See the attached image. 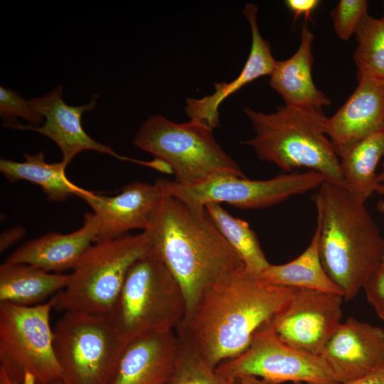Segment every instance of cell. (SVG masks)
<instances>
[{
	"mask_svg": "<svg viewBox=\"0 0 384 384\" xmlns=\"http://www.w3.org/2000/svg\"><path fill=\"white\" fill-rule=\"evenodd\" d=\"M295 290L270 284L242 266L206 289L176 333L215 369L245 351Z\"/></svg>",
	"mask_w": 384,
	"mask_h": 384,
	"instance_id": "6da1fadb",
	"label": "cell"
},
{
	"mask_svg": "<svg viewBox=\"0 0 384 384\" xmlns=\"http://www.w3.org/2000/svg\"><path fill=\"white\" fill-rule=\"evenodd\" d=\"M143 231L181 287L186 314L206 289L245 266L206 208L174 197L162 198Z\"/></svg>",
	"mask_w": 384,
	"mask_h": 384,
	"instance_id": "7a4b0ae2",
	"label": "cell"
},
{
	"mask_svg": "<svg viewBox=\"0 0 384 384\" xmlns=\"http://www.w3.org/2000/svg\"><path fill=\"white\" fill-rule=\"evenodd\" d=\"M312 197L323 267L350 300L383 263L384 240L365 203L345 186L325 181Z\"/></svg>",
	"mask_w": 384,
	"mask_h": 384,
	"instance_id": "3957f363",
	"label": "cell"
},
{
	"mask_svg": "<svg viewBox=\"0 0 384 384\" xmlns=\"http://www.w3.org/2000/svg\"><path fill=\"white\" fill-rule=\"evenodd\" d=\"M244 112L255 135L242 143L259 159L287 173L306 168L344 186L339 158L324 132L327 117L322 110L284 105L270 114L249 107Z\"/></svg>",
	"mask_w": 384,
	"mask_h": 384,
	"instance_id": "277c9868",
	"label": "cell"
},
{
	"mask_svg": "<svg viewBox=\"0 0 384 384\" xmlns=\"http://www.w3.org/2000/svg\"><path fill=\"white\" fill-rule=\"evenodd\" d=\"M186 312L181 287L151 247L130 267L109 315L129 342L149 334L176 331Z\"/></svg>",
	"mask_w": 384,
	"mask_h": 384,
	"instance_id": "5b68a950",
	"label": "cell"
},
{
	"mask_svg": "<svg viewBox=\"0 0 384 384\" xmlns=\"http://www.w3.org/2000/svg\"><path fill=\"white\" fill-rule=\"evenodd\" d=\"M151 247L144 231L94 242L70 273L67 287L54 296L53 309L110 314L130 267Z\"/></svg>",
	"mask_w": 384,
	"mask_h": 384,
	"instance_id": "8992f818",
	"label": "cell"
},
{
	"mask_svg": "<svg viewBox=\"0 0 384 384\" xmlns=\"http://www.w3.org/2000/svg\"><path fill=\"white\" fill-rule=\"evenodd\" d=\"M134 144L164 162L182 185H193L218 174L246 177L218 143L213 129L197 119L183 123L156 114L139 129Z\"/></svg>",
	"mask_w": 384,
	"mask_h": 384,
	"instance_id": "52a82bcc",
	"label": "cell"
},
{
	"mask_svg": "<svg viewBox=\"0 0 384 384\" xmlns=\"http://www.w3.org/2000/svg\"><path fill=\"white\" fill-rule=\"evenodd\" d=\"M54 304V296L29 306L0 302V368L14 384L63 380L50 324Z\"/></svg>",
	"mask_w": 384,
	"mask_h": 384,
	"instance_id": "ba28073f",
	"label": "cell"
},
{
	"mask_svg": "<svg viewBox=\"0 0 384 384\" xmlns=\"http://www.w3.org/2000/svg\"><path fill=\"white\" fill-rule=\"evenodd\" d=\"M127 343L109 314L64 312L53 329L63 384H108Z\"/></svg>",
	"mask_w": 384,
	"mask_h": 384,
	"instance_id": "9c48e42d",
	"label": "cell"
},
{
	"mask_svg": "<svg viewBox=\"0 0 384 384\" xmlns=\"http://www.w3.org/2000/svg\"><path fill=\"white\" fill-rule=\"evenodd\" d=\"M325 181L320 173L306 171L282 174L267 180L222 174L193 185H182L166 178L155 183L164 196L174 197L194 209H205L210 203H225L241 209H262L316 189Z\"/></svg>",
	"mask_w": 384,
	"mask_h": 384,
	"instance_id": "30bf717a",
	"label": "cell"
},
{
	"mask_svg": "<svg viewBox=\"0 0 384 384\" xmlns=\"http://www.w3.org/2000/svg\"><path fill=\"white\" fill-rule=\"evenodd\" d=\"M215 370L228 381L248 376L270 384L289 381L339 383L321 356L304 353L287 345L279 338L270 321L255 331L245 351L224 361Z\"/></svg>",
	"mask_w": 384,
	"mask_h": 384,
	"instance_id": "8fae6325",
	"label": "cell"
},
{
	"mask_svg": "<svg viewBox=\"0 0 384 384\" xmlns=\"http://www.w3.org/2000/svg\"><path fill=\"white\" fill-rule=\"evenodd\" d=\"M343 299L338 294L296 289L270 323L287 345L320 356L341 323Z\"/></svg>",
	"mask_w": 384,
	"mask_h": 384,
	"instance_id": "7c38bea8",
	"label": "cell"
},
{
	"mask_svg": "<svg viewBox=\"0 0 384 384\" xmlns=\"http://www.w3.org/2000/svg\"><path fill=\"white\" fill-rule=\"evenodd\" d=\"M63 94V86L58 85L43 97L31 100L36 110L45 119L43 125L33 127L16 123L4 126L18 129L32 130L46 136L58 146L63 154L62 161L67 165L76 155L86 150L107 154L121 160L142 163L119 156L110 146L94 140L84 130L81 123L82 116L84 112L92 110L95 107L97 95H95L87 104L71 106L64 102Z\"/></svg>",
	"mask_w": 384,
	"mask_h": 384,
	"instance_id": "4fadbf2b",
	"label": "cell"
},
{
	"mask_svg": "<svg viewBox=\"0 0 384 384\" xmlns=\"http://www.w3.org/2000/svg\"><path fill=\"white\" fill-rule=\"evenodd\" d=\"M320 356L339 383L365 377L384 364V329L349 317L338 326Z\"/></svg>",
	"mask_w": 384,
	"mask_h": 384,
	"instance_id": "5bb4252c",
	"label": "cell"
},
{
	"mask_svg": "<svg viewBox=\"0 0 384 384\" xmlns=\"http://www.w3.org/2000/svg\"><path fill=\"white\" fill-rule=\"evenodd\" d=\"M163 197L155 183L141 181L127 185L114 196L89 191L80 196L98 219L100 228L95 242L119 238L132 229L144 230Z\"/></svg>",
	"mask_w": 384,
	"mask_h": 384,
	"instance_id": "9a60e30c",
	"label": "cell"
},
{
	"mask_svg": "<svg viewBox=\"0 0 384 384\" xmlns=\"http://www.w3.org/2000/svg\"><path fill=\"white\" fill-rule=\"evenodd\" d=\"M179 348L174 331L135 338L124 348L108 384H167Z\"/></svg>",
	"mask_w": 384,
	"mask_h": 384,
	"instance_id": "2e32d148",
	"label": "cell"
},
{
	"mask_svg": "<svg viewBox=\"0 0 384 384\" xmlns=\"http://www.w3.org/2000/svg\"><path fill=\"white\" fill-rule=\"evenodd\" d=\"M343 106L327 117L324 132L340 158L353 144L384 127V82L359 78Z\"/></svg>",
	"mask_w": 384,
	"mask_h": 384,
	"instance_id": "e0dca14e",
	"label": "cell"
},
{
	"mask_svg": "<svg viewBox=\"0 0 384 384\" xmlns=\"http://www.w3.org/2000/svg\"><path fill=\"white\" fill-rule=\"evenodd\" d=\"M258 7L247 3L243 14L251 29L252 44L248 58L238 76L230 82L214 83L215 91L202 98H188L185 107L190 119H197L213 129L219 125V107L229 96L256 79L270 75L277 60L272 55L270 43L265 39L257 24Z\"/></svg>",
	"mask_w": 384,
	"mask_h": 384,
	"instance_id": "ac0fdd59",
	"label": "cell"
},
{
	"mask_svg": "<svg viewBox=\"0 0 384 384\" xmlns=\"http://www.w3.org/2000/svg\"><path fill=\"white\" fill-rule=\"evenodd\" d=\"M99 228L95 213H86L78 230L68 234L51 232L29 240L14 250L5 262L28 264L54 273L73 270L95 242Z\"/></svg>",
	"mask_w": 384,
	"mask_h": 384,
	"instance_id": "d6986e66",
	"label": "cell"
},
{
	"mask_svg": "<svg viewBox=\"0 0 384 384\" xmlns=\"http://www.w3.org/2000/svg\"><path fill=\"white\" fill-rule=\"evenodd\" d=\"M314 39L313 32L304 23L297 51L288 59L277 60L270 75V85L280 95L285 105L322 110L331 104L313 80Z\"/></svg>",
	"mask_w": 384,
	"mask_h": 384,
	"instance_id": "ffe728a7",
	"label": "cell"
},
{
	"mask_svg": "<svg viewBox=\"0 0 384 384\" xmlns=\"http://www.w3.org/2000/svg\"><path fill=\"white\" fill-rule=\"evenodd\" d=\"M70 274L45 271L25 263L4 262L0 266V302L20 306L45 303L63 290Z\"/></svg>",
	"mask_w": 384,
	"mask_h": 384,
	"instance_id": "44dd1931",
	"label": "cell"
},
{
	"mask_svg": "<svg viewBox=\"0 0 384 384\" xmlns=\"http://www.w3.org/2000/svg\"><path fill=\"white\" fill-rule=\"evenodd\" d=\"M319 235L320 227L316 223L311 242L300 255L287 263L270 264L259 277L278 286L313 289L343 297L341 289L329 277L323 267L319 253Z\"/></svg>",
	"mask_w": 384,
	"mask_h": 384,
	"instance_id": "7402d4cb",
	"label": "cell"
},
{
	"mask_svg": "<svg viewBox=\"0 0 384 384\" xmlns=\"http://www.w3.org/2000/svg\"><path fill=\"white\" fill-rule=\"evenodd\" d=\"M19 162L1 159L0 171L10 182L27 181L39 186L48 199L53 202L65 201L72 195L80 197L87 190L71 182L67 177V164L63 161L48 163L43 152L25 154Z\"/></svg>",
	"mask_w": 384,
	"mask_h": 384,
	"instance_id": "603a6c76",
	"label": "cell"
},
{
	"mask_svg": "<svg viewBox=\"0 0 384 384\" xmlns=\"http://www.w3.org/2000/svg\"><path fill=\"white\" fill-rule=\"evenodd\" d=\"M384 156V127L353 144L340 158L344 186L365 203L379 184L376 169Z\"/></svg>",
	"mask_w": 384,
	"mask_h": 384,
	"instance_id": "cb8c5ba5",
	"label": "cell"
},
{
	"mask_svg": "<svg viewBox=\"0 0 384 384\" xmlns=\"http://www.w3.org/2000/svg\"><path fill=\"white\" fill-rule=\"evenodd\" d=\"M205 208L223 237L239 255L245 268L259 275L270 263L249 223L233 216L220 203H210Z\"/></svg>",
	"mask_w": 384,
	"mask_h": 384,
	"instance_id": "d4e9b609",
	"label": "cell"
},
{
	"mask_svg": "<svg viewBox=\"0 0 384 384\" xmlns=\"http://www.w3.org/2000/svg\"><path fill=\"white\" fill-rule=\"evenodd\" d=\"M353 60L357 79L366 78L384 82V19L368 14L358 27Z\"/></svg>",
	"mask_w": 384,
	"mask_h": 384,
	"instance_id": "484cf974",
	"label": "cell"
},
{
	"mask_svg": "<svg viewBox=\"0 0 384 384\" xmlns=\"http://www.w3.org/2000/svg\"><path fill=\"white\" fill-rule=\"evenodd\" d=\"M179 338V337H178ZM174 370L167 384H230L220 377L190 346L180 338Z\"/></svg>",
	"mask_w": 384,
	"mask_h": 384,
	"instance_id": "4316f807",
	"label": "cell"
},
{
	"mask_svg": "<svg viewBox=\"0 0 384 384\" xmlns=\"http://www.w3.org/2000/svg\"><path fill=\"white\" fill-rule=\"evenodd\" d=\"M366 0H340L331 12L334 32L342 41H348L368 14Z\"/></svg>",
	"mask_w": 384,
	"mask_h": 384,
	"instance_id": "83f0119b",
	"label": "cell"
},
{
	"mask_svg": "<svg viewBox=\"0 0 384 384\" xmlns=\"http://www.w3.org/2000/svg\"><path fill=\"white\" fill-rule=\"evenodd\" d=\"M0 115L5 124H14L16 117L26 120L33 127L44 122L43 116L34 107L31 100L5 87H0ZM4 124V125H5Z\"/></svg>",
	"mask_w": 384,
	"mask_h": 384,
	"instance_id": "f1b7e54d",
	"label": "cell"
},
{
	"mask_svg": "<svg viewBox=\"0 0 384 384\" xmlns=\"http://www.w3.org/2000/svg\"><path fill=\"white\" fill-rule=\"evenodd\" d=\"M365 290L368 303L384 321V264H381L366 282Z\"/></svg>",
	"mask_w": 384,
	"mask_h": 384,
	"instance_id": "f546056e",
	"label": "cell"
},
{
	"mask_svg": "<svg viewBox=\"0 0 384 384\" xmlns=\"http://www.w3.org/2000/svg\"><path fill=\"white\" fill-rule=\"evenodd\" d=\"M232 384H270L259 378L254 377H241L233 382ZM299 384V383H295ZM336 384H384V364L378 369L367 375L365 377L358 380L340 383Z\"/></svg>",
	"mask_w": 384,
	"mask_h": 384,
	"instance_id": "4dcf8cb0",
	"label": "cell"
},
{
	"mask_svg": "<svg viewBox=\"0 0 384 384\" xmlns=\"http://www.w3.org/2000/svg\"><path fill=\"white\" fill-rule=\"evenodd\" d=\"M319 0H287L285 4L294 14V22L303 16L306 21L311 19V15L319 6Z\"/></svg>",
	"mask_w": 384,
	"mask_h": 384,
	"instance_id": "1f68e13d",
	"label": "cell"
},
{
	"mask_svg": "<svg viewBox=\"0 0 384 384\" xmlns=\"http://www.w3.org/2000/svg\"><path fill=\"white\" fill-rule=\"evenodd\" d=\"M25 234V230L22 227H16L1 233L0 236V251L6 250L14 243L21 240Z\"/></svg>",
	"mask_w": 384,
	"mask_h": 384,
	"instance_id": "d6a6232c",
	"label": "cell"
},
{
	"mask_svg": "<svg viewBox=\"0 0 384 384\" xmlns=\"http://www.w3.org/2000/svg\"><path fill=\"white\" fill-rule=\"evenodd\" d=\"M375 192L383 197V199L378 201L377 209L384 215V183H379L376 188ZM383 264H384V253L383 257Z\"/></svg>",
	"mask_w": 384,
	"mask_h": 384,
	"instance_id": "836d02e7",
	"label": "cell"
},
{
	"mask_svg": "<svg viewBox=\"0 0 384 384\" xmlns=\"http://www.w3.org/2000/svg\"><path fill=\"white\" fill-rule=\"evenodd\" d=\"M0 384H14L6 375L5 372L0 368ZM54 384H63L62 381L55 383Z\"/></svg>",
	"mask_w": 384,
	"mask_h": 384,
	"instance_id": "e575fe53",
	"label": "cell"
},
{
	"mask_svg": "<svg viewBox=\"0 0 384 384\" xmlns=\"http://www.w3.org/2000/svg\"><path fill=\"white\" fill-rule=\"evenodd\" d=\"M381 171L378 174L377 181L378 183H384V160L381 164Z\"/></svg>",
	"mask_w": 384,
	"mask_h": 384,
	"instance_id": "d590c367",
	"label": "cell"
},
{
	"mask_svg": "<svg viewBox=\"0 0 384 384\" xmlns=\"http://www.w3.org/2000/svg\"><path fill=\"white\" fill-rule=\"evenodd\" d=\"M382 18L384 19V11H383V15Z\"/></svg>",
	"mask_w": 384,
	"mask_h": 384,
	"instance_id": "8d00e7d4",
	"label": "cell"
}]
</instances>
